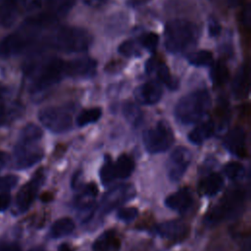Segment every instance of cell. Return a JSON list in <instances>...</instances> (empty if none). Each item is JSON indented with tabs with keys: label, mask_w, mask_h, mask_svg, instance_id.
Segmentation results:
<instances>
[{
	"label": "cell",
	"mask_w": 251,
	"mask_h": 251,
	"mask_svg": "<svg viewBox=\"0 0 251 251\" xmlns=\"http://www.w3.org/2000/svg\"><path fill=\"white\" fill-rule=\"evenodd\" d=\"M92 42L89 32L80 27L64 26L53 36L54 47L66 53H82L88 50Z\"/></svg>",
	"instance_id": "277c9868"
},
{
	"label": "cell",
	"mask_w": 251,
	"mask_h": 251,
	"mask_svg": "<svg viewBox=\"0 0 251 251\" xmlns=\"http://www.w3.org/2000/svg\"><path fill=\"white\" fill-rule=\"evenodd\" d=\"M246 200L247 192L244 188L239 186L230 188L206 214L204 225L213 227L223 222L235 219L244 211Z\"/></svg>",
	"instance_id": "6da1fadb"
},
{
	"label": "cell",
	"mask_w": 251,
	"mask_h": 251,
	"mask_svg": "<svg viewBox=\"0 0 251 251\" xmlns=\"http://www.w3.org/2000/svg\"><path fill=\"white\" fill-rule=\"evenodd\" d=\"M210 76H211L212 82L215 85L217 86L223 85L228 80V76H229L228 69L224 63L218 62L213 65L210 73Z\"/></svg>",
	"instance_id": "4316f807"
},
{
	"label": "cell",
	"mask_w": 251,
	"mask_h": 251,
	"mask_svg": "<svg viewBox=\"0 0 251 251\" xmlns=\"http://www.w3.org/2000/svg\"><path fill=\"white\" fill-rule=\"evenodd\" d=\"M250 16H251V13H250V8L249 6L247 5L244 10H243V13H242V23L244 25H249L250 24Z\"/></svg>",
	"instance_id": "b9f144b4"
},
{
	"label": "cell",
	"mask_w": 251,
	"mask_h": 251,
	"mask_svg": "<svg viewBox=\"0 0 251 251\" xmlns=\"http://www.w3.org/2000/svg\"><path fill=\"white\" fill-rule=\"evenodd\" d=\"M102 116V110L99 107L89 108L82 110L77 118H76V124L79 126H84L89 124H93L97 122Z\"/></svg>",
	"instance_id": "83f0119b"
},
{
	"label": "cell",
	"mask_w": 251,
	"mask_h": 251,
	"mask_svg": "<svg viewBox=\"0 0 251 251\" xmlns=\"http://www.w3.org/2000/svg\"><path fill=\"white\" fill-rule=\"evenodd\" d=\"M121 239L113 229L105 230L92 244L93 251H120Z\"/></svg>",
	"instance_id": "ac0fdd59"
},
{
	"label": "cell",
	"mask_w": 251,
	"mask_h": 251,
	"mask_svg": "<svg viewBox=\"0 0 251 251\" xmlns=\"http://www.w3.org/2000/svg\"><path fill=\"white\" fill-rule=\"evenodd\" d=\"M97 63L95 60L82 57L65 62V75L74 78H90L96 74Z\"/></svg>",
	"instance_id": "4fadbf2b"
},
{
	"label": "cell",
	"mask_w": 251,
	"mask_h": 251,
	"mask_svg": "<svg viewBox=\"0 0 251 251\" xmlns=\"http://www.w3.org/2000/svg\"><path fill=\"white\" fill-rule=\"evenodd\" d=\"M158 64L159 63L157 62V60L155 58H151V59L147 60L146 64H145V71H146V73L147 74L154 73V71H155V69H156Z\"/></svg>",
	"instance_id": "ab89813d"
},
{
	"label": "cell",
	"mask_w": 251,
	"mask_h": 251,
	"mask_svg": "<svg viewBox=\"0 0 251 251\" xmlns=\"http://www.w3.org/2000/svg\"><path fill=\"white\" fill-rule=\"evenodd\" d=\"M224 179L221 176V175L217 173H212L206 177H204L199 182V192L206 196H213L217 194L221 188L223 187Z\"/></svg>",
	"instance_id": "7402d4cb"
},
{
	"label": "cell",
	"mask_w": 251,
	"mask_h": 251,
	"mask_svg": "<svg viewBox=\"0 0 251 251\" xmlns=\"http://www.w3.org/2000/svg\"><path fill=\"white\" fill-rule=\"evenodd\" d=\"M135 196V188L129 183H122L113 186L102 197L99 213L102 216L107 215L114 209L122 206Z\"/></svg>",
	"instance_id": "ba28073f"
},
{
	"label": "cell",
	"mask_w": 251,
	"mask_h": 251,
	"mask_svg": "<svg viewBox=\"0 0 251 251\" xmlns=\"http://www.w3.org/2000/svg\"><path fill=\"white\" fill-rule=\"evenodd\" d=\"M224 146L232 155L238 158H245L247 156V148L244 129L236 126L228 131L224 139Z\"/></svg>",
	"instance_id": "9a60e30c"
},
{
	"label": "cell",
	"mask_w": 251,
	"mask_h": 251,
	"mask_svg": "<svg viewBox=\"0 0 251 251\" xmlns=\"http://www.w3.org/2000/svg\"><path fill=\"white\" fill-rule=\"evenodd\" d=\"M158 42H159V36L155 32L145 33L140 40V44L142 45V47L149 52H154L157 49Z\"/></svg>",
	"instance_id": "e575fe53"
},
{
	"label": "cell",
	"mask_w": 251,
	"mask_h": 251,
	"mask_svg": "<svg viewBox=\"0 0 251 251\" xmlns=\"http://www.w3.org/2000/svg\"><path fill=\"white\" fill-rule=\"evenodd\" d=\"M118 52L123 56L131 57V56H137L139 54V49L135 41L126 40L119 45Z\"/></svg>",
	"instance_id": "836d02e7"
},
{
	"label": "cell",
	"mask_w": 251,
	"mask_h": 251,
	"mask_svg": "<svg viewBox=\"0 0 251 251\" xmlns=\"http://www.w3.org/2000/svg\"><path fill=\"white\" fill-rule=\"evenodd\" d=\"M53 2L52 12L57 18L66 15L74 4V0H51Z\"/></svg>",
	"instance_id": "d6a6232c"
},
{
	"label": "cell",
	"mask_w": 251,
	"mask_h": 251,
	"mask_svg": "<svg viewBox=\"0 0 251 251\" xmlns=\"http://www.w3.org/2000/svg\"><path fill=\"white\" fill-rule=\"evenodd\" d=\"M42 137V130L34 124H27L21 130L19 140L38 143Z\"/></svg>",
	"instance_id": "f546056e"
},
{
	"label": "cell",
	"mask_w": 251,
	"mask_h": 251,
	"mask_svg": "<svg viewBox=\"0 0 251 251\" xmlns=\"http://www.w3.org/2000/svg\"><path fill=\"white\" fill-rule=\"evenodd\" d=\"M63 76H65V61L60 58H51L44 62L36 71L31 83V91H44L58 83Z\"/></svg>",
	"instance_id": "8992f818"
},
{
	"label": "cell",
	"mask_w": 251,
	"mask_h": 251,
	"mask_svg": "<svg viewBox=\"0 0 251 251\" xmlns=\"http://www.w3.org/2000/svg\"><path fill=\"white\" fill-rule=\"evenodd\" d=\"M199 35L198 27L185 20H173L167 23L164 31V44L171 53H181L194 46Z\"/></svg>",
	"instance_id": "7a4b0ae2"
},
{
	"label": "cell",
	"mask_w": 251,
	"mask_h": 251,
	"mask_svg": "<svg viewBox=\"0 0 251 251\" xmlns=\"http://www.w3.org/2000/svg\"><path fill=\"white\" fill-rule=\"evenodd\" d=\"M175 141L172 126L167 121L161 120L143 132V144L147 152L157 154L168 150Z\"/></svg>",
	"instance_id": "5b68a950"
},
{
	"label": "cell",
	"mask_w": 251,
	"mask_h": 251,
	"mask_svg": "<svg viewBox=\"0 0 251 251\" xmlns=\"http://www.w3.org/2000/svg\"><path fill=\"white\" fill-rule=\"evenodd\" d=\"M154 231L165 239L173 242H179L188 236L189 226L182 221L173 220L155 226Z\"/></svg>",
	"instance_id": "5bb4252c"
},
{
	"label": "cell",
	"mask_w": 251,
	"mask_h": 251,
	"mask_svg": "<svg viewBox=\"0 0 251 251\" xmlns=\"http://www.w3.org/2000/svg\"><path fill=\"white\" fill-rule=\"evenodd\" d=\"M0 251H22L21 247L16 243H7L0 246Z\"/></svg>",
	"instance_id": "60d3db41"
},
{
	"label": "cell",
	"mask_w": 251,
	"mask_h": 251,
	"mask_svg": "<svg viewBox=\"0 0 251 251\" xmlns=\"http://www.w3.org/2000/svg\"><path fill=\"white\" fill-rule=\"evenodd\" d=\"M112 164H113V162H112L111 158L109 156H106L104 164L100 170V179L104 185H108L116 179L115 176H114Z\"/></svg>",
	"instance_id": "4dcf8cb0"
},
{
	"label": "cell",
	"mask_w": 251,
	"mask_h": 251,
	"mask_svg": "<svg viewBox=\"0 0 251 251\" xmlns=\"http://www.w3.org/2000/svg\"><path fill=\"white\" fill-rule=\"evenodd\" d=\"M43 157V150L35 142L18 140L14 149V166L18 170L27 169L38 163Z\"/></svg>",
	"instance_id": "9c48e42d"
},
{
	"label": "cell",
	"mask_w": 251,
	"mask_h": 251,
	"mask_svg": "<svg viewBox=\"0 0 251 251\" xmlns=\"http://www.w3.org/2000/svg\"><path fill=\"white\" fill-rule=\"evenodd\" d=\"M48 1H51V0H48Z\"/></svg>",
	"instance_id": "c3c4849f"
},
{
	"label": "cell",
	"mask_w": 251,
	"mask_h": 251,
	"mask_svg": "<svg viewBox=\"0 0 251 251\" xmlns=\"http://www.w3.org/2000/svg\"><path fill=\"white\" fill-rule=\"evenodd\" d=\"M108 0H85V2L89 5H101L106 3Z\"/></svg>",
	"instance_id": "ee69618b"
},
{
	"label": "cell",
	"mask_w": 251,
	"mask_h": 251,
	"mask_svg": "<svg viewBox=\"0 0 251 251\" xmlns=\"http://www.w3.org/2000/svg\"><path fill=\"white\" fill-rule=\"evenodd\" d=\"M188 62L196 67H208L213 65V54L208 50L192 52L187 56Z\"/></svg>",
	"instance_id": "f1b7e54d"
},
{
	"label": "cell",
	"mask_w": 251,
	"mask_h": 251,
	"mask_svg": "<svg viewBox=\"0 0 251 251\" xmlns=\"http://www.w3.org/2000/svg\"><path fill=\"white\" fill-rule=\"evenodd\" d=\"M191 152L185 147L176 148L167 162V172L172 181H178L186 172L191 163Z\"/></svg>",
	"instance_id": "8fae6325"
},
{
	"label": "cell",
	"mask_w": 251,
	"mask_h": 251,
	"mask_svg": "<svg viewBox=\"0 0 251 251\" xmlns=\"http://www.w3.org/2000/svg\"><path fill=\"white\" fill-rule=\"evenodd\" d=\"M25 0H3L0 6V22L8 27L16 20L20 8Z\"/></svg>",
	"instance_id": "d6986e66"
},
{
	"label": "cell",
	"mask_w": 251,
	"mask_h": 251,
	"mask_svg": "<svg viewBox=\"0 0 251 251\" xmlns=\"http://www.w3.org/2000/svg\"><path fill=\"white\" fill-rule=\"evenodd\" d=\"M98 189L95 183L86 184L80 192L75 198V206L78 210L86 213L87 210L91 209L93 206V201L97 195Z\"/></svg>",
	"instance_id": "ffe728a7"
},
{
	"label": "cell",
	"mask_w": 251,
	"mask_h": 251,
	"mask_svg": "<svg viewBox=\"0 0 251 251\" xmlns=\"http://www.w3.org/2000/svg\"><path fill=\"white\" fill-rule=\"evenodd\" d=\"M11 203V195L8 192L0 193V212L6 210Z\"/></svg>",
	"instance_id": "f35d334b"
},
{
	"label": "cell",
	"mask_w": 251,
	"mask_h": 251,
	"mask_svg": "<svg viewBox=\"0 0 251 251\" xmlns=\"http://www.w3.org/2000/svg\"><path fill=\"white\" fill-rule=\"evenodd\" d=\"M124 117L132 126H138L143 120V114L139 107L132 102H126L122 108Z\"/></svg>",
	"instance_id": "484cf974"
},
{
	"label": "cell",
	"mask_w": 251,
	"mask_h": 251,
	"mask_svg": "<svg viewBox=\"0 0 251 251\" xmlns=\"http://www.w3.org/2000/svg\"><path fill=\"white\" fill-rule=\"evenodd\" d=\"M221 30H222V26H221V24L219 23V21L213 17L210 18L209 23H208L209 35L211 37H217L220 35Z\"/></svg>",
	"instance_id": "74e56055"
},
{
	"label": "cell",
	"mask_w": 251,
	"mask_h": 251,
	"mask_svg": "<svg viewBox=\"0 0 251 251\" xmlns=\"http://www.w3.org/2000/svg\"><path fill=\"white\" fill-rule=\"evenodd\" d=\"M75 229V224L70 218H61L55 221L50 228L52 238H60L71 234Z\"/></svg>",
	"instance_id": "d4e9b609"
},
{
	"label": "cell",
	"mask_w": 251,
	"mask_h": 251,
	"mask_svg": "<svg viewBox=\"0 0 251 251\" xmlns=\"http://www.w3.org/2000/svg\"><path fill=\"white\" fill-rule=\"evenodd\" d=\"M29 251H43V250H41V249H31Z\"/></svg>",
	"instance_id": "7dc6e473"
},
{
	"label": "cell",
	"mask_w": 251,
	"mask_h": 251,
	"mask_svg": "<svg viewBox=\"0 0 251 251\" xmlns=\"http://www.w3.org/2000/svg\"><path fill=\"white\" fill-rule=\"evenodd\" d=\"M8 161V156L6 153H3V152H0V171L1 169L5 166V164L7 163Z\"/></svg>",
	"instance_id": "7bdbcfd3"
},
{
	"label": "cell",
	"mask_w": 251,
	"mask_h": 251,
	"mask_svg": "<svg viewBox=\"0 0 251 251\" xmlns=\"http://www.w3.org/2000/svg\"><path fill=\"white\" fill-rule=\"evenodd\" d=\"M4 118H5V107L0 102V124L4 121Z\"/></svg>",
	"instance_id": "f6af8a7d"
},
{
	"label": "cell",
	"mask_w": 251,
	"mask_h": 251,
	"mask_svg": "<svg viewBox=\"0 0 251 251\" xmlns=\"http://www.w3.org/2000/svg\"><path fill=\"white\" fill-rule=\"evenodd\" d=\"M214 130H215L214 122L209 120L199 124L196 127H194L187 134V138L191 143L195 145H200L212 136Z\"/></svg>",
	"instance_id": "44dd1931"
},
{
	"label": "cell",
	"mask_w": 251,
	"mask_h": 251,
	"mask_svg": "<svg viewBox=\"0 0 251 251\" xmlns=\"http://www.w3.org/2000/svg\"><path fill=\"white\" fill-rule=\"evenodd\" d=\"M249 89L248 71L245 66H242L236 73L232 81V92L237 98L244 97Z\"/></svg>",
	"instance_id": "cb8c5ba5"
},
{
	"label": "cell",
	"mask_w": 251,
	"mask_h": 251,
	"mask_svg": "<svg viewBox=\"0 0 251 251\" xmlns=\"http://www.w3.org/2000/svg\"><path fill=\"white\" fill-rule=\"evenodd\" d=\"M18 183V177L14 175H6L0 177V191L8 192L16 186Z\"/></svg>",
	"instance_id": "8d00e7d4"
},
{
	"label": "cell",
	"mask_w": 251,
	"mask_h": 251,
	"mask_svg": "<svg viewBox=\"0 0 251 251\" xmlns=\"http://www.w3.org/2000/svg\"><path fill=\"white\" fill-rule=\"evenodd\" d=\"M38 119L41 124L54 133H63L72 126V116L63 107H46L39 111Z\"/></svg>",
	"instance_id": "52a82bcc"
},
{
	"label": "cell",
	"mask_w": 251,
	"mask_h": 251,
	"mask_svg": "<svg viewBox=\"0 0 251 251\" xmlns=\"http://www.w3.org/2000/svg\"><path fill=\"white\" fill-rule=\"evenodd\" d=\"M162 87L159 82L151 80L139 85L134 90L136 101L142 105H154L162 97Z\"/></svg>",
	"instance_id": "2e32d148"
},
{
	"label": "cell",
	"mask_w": 251,
	"mask_h": 251,
	"mask_svg": "<svg viewBox=\"0 0 251 251\" xmlns=\"http://www.w3.org/2000/svg\"><path fill=\"white\" fill-rule=\"evenodd\" d=\"M211 105L210 94L206 89L192 91L182 96L175 107V117L182 125H191L200 121Z\"/></svg>",
	"instance_id": "3957f363"
},
{
	"label": "cell",
	"mask_w": 251,
	"mask_h": 251,
	"mask_svg": "<svg viewBox=\"0 0 251 251\" xmlns=\"http://www.w3.org/2000/svg\"><path fill=\"white\" fill-rule=\"evenodd\" d=\"M138 215V210L134 207H127V208H122L118 211L117 217L123 222L129 223L132 222Z\"/></svg>",
	"instance_id": "d590c367"
},
{
	"label": "cell",
	"mask_w": 251,
	"mask_h": 251,
	"mask_svg": "<svg viewBox=\"0 0 251 251\" xmlns=\"http://www.w3.org/2000/svg\"><path fill=\"white\" fill-rule=\"evenodd\" d=\"M224 173L228 178L232 180H238L244 176V167L240 163L230 162L225 165Z\"/></svg>",
	"instance_id": "1f68e13d"
},
{
	"label": "cell",
	"mask_w": 251,
	"mask_h": 251,
	"mask_svg": "<svg viewBox=\"0 0 251 251\" xmlns=\"http://www.w3.org/2000/svg\"><path fill=\"white\" fill-rule=\"evenodd\" d=\"M112 166L115 178H126L134 170V162L132 158L126 154H122Z\"/></svg>",
	"instance_id": "603a6c76"
},
{
	"label": "cell",
	"mask_w": 251,
	"mask_h": 251,
	"mask_svg": "<svg viewBox=\"0 0 251 251\" xmlns=\"http://www.w3.org/2000/svg\"><path fill=\"white\" fill-rule=\"evenodd\" d=\"M58 251H72V249H71V247H70L68 244L63 243V244H61V245L59 246Z\"/></svg>",
	"instance_id": "bcb514c9"
},
{
	"label": "cell",
	"mask_w": 251,
	"mask_h": 251,
	"mask_svg": "<svg viewBox=\"0 0 251 251\" xmlns=\"http://www.w3.org/2000/svg\"><path fill=\"white\" fill-rule=\"evenodd\" d=\"M44 180L45 173L43 170H39L28 182L21 187L16 197V206L20 213H24L29 209Z\"/></svg>",
	"instance_id": "30bf717a"
},
{
	"label": "cell",
	"mask_w": 251,
	"mask_h": 251,
	"mask_svg": "<svg viewBox=\"0 0 251 251\" xmlns=\"http://www.w3.org/2000/svg\"><path fill=\"white\" fill-rule=\"evenodd\" d=\"M34 37L27 31H16L0 41V57L8 58L21 53L31 44Z\"/></svg>",
	"instance_id": "7c38bea8"
},
{
	"label": "cell",
	"mask_w": 251,
	"mask_h": 251,
	"mask_svg": "<svg viewBox=\"0 0 251 251\" xmlns=\"http://www.w3.org/2000/svg\"><path fill=\"white\" fill-rule=\"evenodd\" d=\"M193 196L188 187H182L165 199V205L178 213H185L192 206Z\"/></svg>",
	"instance_id": "e0dca14e"
}]
</instances>
